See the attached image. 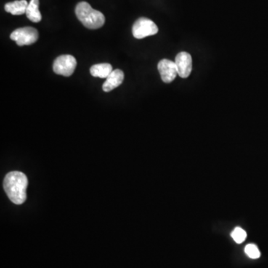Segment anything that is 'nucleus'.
Here are the masks:
<instances>
[{"mask_svg":"<svg viewBox=\"0 0 268 268\" xmlns=\"http://www.w3.org/2000/svg\"><path fill=\"white\" fill-rule=\"evenodd\" d=\"M8 197L15 204L20 205L26 200L28 179L23 173L11 171L6 176L3 183Z\"/></svg>","mask_w":268,"mask_h":268,"instance_id":"f257e3e1","label":"nucleus"},{"mask_svg":"<svg viewBox=\"0 0 268 268\" xmlns=\"http://www.w3.org/2000/svg\"><path fill=\"white\" fill-rule=\"evenodd\" d=\"M75 14L81 23L90 29H98L103 26L105 22L104 14L93 9L86 2H81L77 5Z\"/></svg>","mask_w":268,"mask_h":268,"instance_id":"f03ea898","label":"nucleus"},{"mask_svg":"<svg viewBox=\"0 0 268 268\" xmlns=\"http://www.w3.org/2000/svg\"><path fill=\"white\" fill-rule=\"evenodd\" d=\"M12 41H15L18 46H28L38 41L39 34L38 30L32 27H23L17 28L11 33L10 36Z\"/></svg>","mask_w":268,"mask_h":268,"instance_id":"7ed1b4c3","label":"nucleus"},{"mask_svg":"<svg viewBox=\"0 0 268 268\" xmlns=\"http://www.w3.org/2000/svg\"><path fill=\"white\" fill-rule=\"evenodd\" d=\"M76 59L70 54L59 56L53 64V70L57 75L71 76L76 68Z\"/></svg>","mask_w":268,"mask_h":268,"instance_id":"20e7f679","label":"nucleus"},{"mask_svg":"<svg viewBox=\"0 0 268 268\" xmlns=\"http://www.w3.org/2000/svg\"><path fill=\"white\" fill-rule=\"evenodd\" d=\"M158 31V27L155 22L145 17L138 19L132 28L133 35L136 39H142L146 37L155 35Z\"/></svg>","mask_w":268,"mask_h":268,"instance_id":"39448f33","label":"nucleus"},{"mask_svg":"<svg viewBox=\"0 0 268 268\" xmlns=\"http://www.w3.org/2000/svg\"><path fill=\"white\" fill-rule=\"evenodd\" d=\"M159 72L161 75L162 80L165 83H171L175 79L178 75L175 62H171L168 59H163L157 65Z\"/></svg>","mask_w":268,"mask_h":268,"instance_id":"423d86ee","label":"nucleus"},{"mask_svg":"<svg viewBox=\"0 0 268 268\" xmlns=\"http://www.w3.org/2000/svg\"><path fill=\"white\" fill-rule=\"evenodd\" d=\"M175 64L178 75L186 78L190 75L192 70V59L190 54L186 52H180L175 57Z\"/></svg>","mask_w":268,"mask_h":268,"instance_id":"0eeeda50","label":"nucleus"},{"mask_svg":"<svg viewBox=\"0 0 268 268\" xmlns=\"http://www.w3.org/2000/svg\"><path fill=\"white\" fill-rule=\"evenodd\" d=\"M124 72L122 70H113L110 75L106 78L105 82L102 86L104 92H110L115 88L120 86L124 81Z\"/></svg>","mask_w":268,"mask_h":268,"instance_id":"6e6552de","label":"nucleus"},{"mask_svg":"<svg viewBox=\"0 0 268 268\" xmlns=\"http://www.w3.org/2000/svg\"><path fill=\"white\" fill-rule=\"evenodd\" d=\"M28 6L26 0H17L7 3L5 6V10L13 15H22L26 12Z\"/></svg>","mask_w":268,"mask_h":268,"instance_id":"1a4fd4ad","label":"nucleus"},{"mask_svg":"<svg viewBox=\"0 0 268 268\" xmlns=\"http://www.w3.org/2000/svg\"><path fill=\"white\" fill-rule=\"evenodd\" d=\"M113 72V67L110 64H99L93 65L91 68V73L96 78H107Z\"/></svg>","mask_w":268,"mask_h":268,"instance_id":"9d476101","label":"nucleus"},{"mask_svg":"<svg viewBox=\"0 0 268 268\" xmlns=\"http://www.w3.org/2000/svg\"><path fill=\"white\" fill-rule=\"evenodd\" d=\"M39 0H31L28 3L25 14L32 22H39L42 20L41 14L39 10Z\"/></svg>","mask_w":268,"mask_h":268,"instance_id":"9b49d317","label":"nucleus"},{"mask_svg":"<svg viewBox=\"0 0 268 268\" xmlns=\"http://www.w3.org/2000/svg\"><path fill=\"white\" fill-rule=\"evenodd\" d=\"M233 240L237 244H242V242H245L247 237V233L243 229L240 227H236L231 234Z\"/></svg>","mask_w":268,"mask_h":268,"instance_id":"f8f14e48","label":"nucleus"},{"mask_svg":"<svg viewBox=\"0 0 268 268\" xmlns=\"http://www.w3.org/2000/svg\"><path fill=\"white\" fill-rule=\"evenodd\" d=\"M245 253L249 256V257L251 258H258L261 256V253H260L259 250L257 247L253 244H250V245H247L246 248H245Z\"/></svg>","mask_w":268,"mask_h":268,"instance_id":"ddd939ff","label":"nucleus"}]
</instances>
